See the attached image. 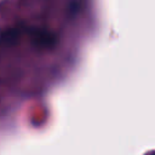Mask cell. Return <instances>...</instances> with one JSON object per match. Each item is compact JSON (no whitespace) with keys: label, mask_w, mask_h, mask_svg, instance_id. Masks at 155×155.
<instances>
[{"label":"cell","mask_w":155,"mask_h":155,"mask_svg":"<svg viewBox=\"0 0 155 155\" xmlns=\"http://www.w3.org/2000/svg\"><path fill=\"white\" fill-rule=\"evenodd\" d=\"M148 155H155V151H151V153H149Z\"/></svg>","instance_id":"1"}]
</instances>
